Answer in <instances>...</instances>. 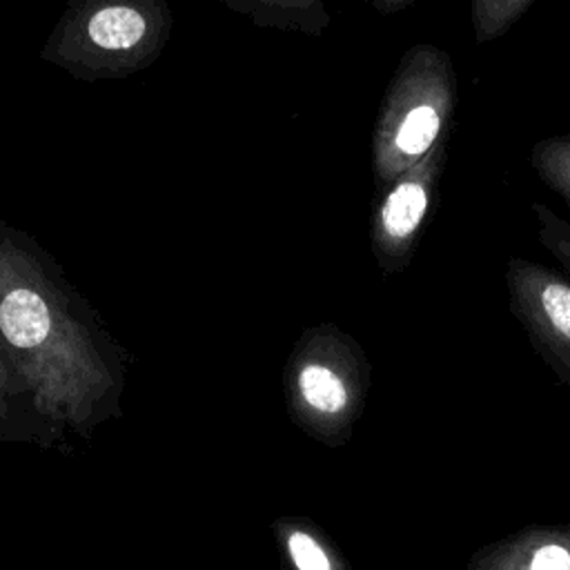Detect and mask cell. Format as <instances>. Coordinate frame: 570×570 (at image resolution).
Here are the masks:
<instances>
[{
    "mask_svg": "<svg viewBox=\"0 0 570 570\" xmlns=\"http://www.w3.org/2000/svg\"><path fill=\"white\" fill-rule=\"evenodd\" d=\"M229 11L247 18L254 27L301 33L309 38L323 36L332 16L325 0H220Z\"/></svg>",
    "mask_w": 570,
    "mask_h": 570,
    "instance_id": "cell-9",
    "label": "cell"
},
{
    "mask_svg": "<svg viewBox=\"0 0 570 570\" xmlns=\"http://www.w3.org/2000/svg\"><path fill=\"white\" fill-rule=\"evenodd\" d=\"M456 91L454 62L445 49L419 42L401 56L372 129V174L379 189L450 134Z\"/></svg>",
    "mask_w": 570,
    "mask_h": 570,
    "instance_id": "cell-3",
    "label": "cell"
},
{
    "mask_svg": "<svg viewBox=\"0 0 570 570\" xmlns=\"http://www.w3.org/2000/svg\"><path fill=\"white\" fill-rule=\"evenodd\" d=\"M372 365L361 343L334 323L303 330L285 372V399L292 419L316 441L338 448L363 414Z\"/></svg>",
    "mask_w": 570,
    "mask_h": 570,
    "instance_id": "cell-4",
    "label": "cell"
},
{
    "mask_svg": "<svg viewBox=\"0 0 570 570\" xmlns=\"http://www.w3.org/2000/svg\"><path fill=\"white\" fill-rule=\"evenodd\" d=\"M365 2H370L383 16H392V13H399L403 9H410L416 0H365Z\"/></svg>",
    "mask_w": 570,
    "mask_h": 570,
    "instance_id": "cell-14",
    "label": "cell"
},
{
    "mask_svg": "<svg viewBox=\"0 0 570 570\" xmlns=\"http://www.w3.org/2000/svg\"><path fill=\"white\" fill-rule=\"evenodd\" d=\"M530 165L539 180L561 196L570 209V134L546 136L530 149Z\"/></svg>",
    "mask_w": 570,
    "mask_h": 570,
    "instance_id": "cell-11",
    "label": "cell"
},
{
    "mask_svg": "<svg viewBox=\"0 0 570 570\" xmlns=\"http://www.w3.org/2000/svg\"><path fill=\"white\" fill-rule=\"evenodd\" d=\"M276 534L289 570H350L332 539L305 519H283Z\"/></svg>",
    "mask_w": 570,
    "mask_h": 570,
    "instance_id": "cell-10",
    "label": "cell"
},
{
    "mask_svg": "<svg viewBox=\"0 0 570 570\" xmlns=\"http://www.w3.org/2000/svg\"><path fill=\"white\" fill-rule=\"evenodd\" d=\"M461 570H570V523H532L472 552Z\"/></svg>",
    "mask_w": 570,
    "mask_h": 570,
    "instance_id": "cell-7",
    "label": "cell"
},
{
    "mask_svg": "<svg viewBox=\"0 0 570 570\" xmlns=\"http://www.w3.org/2000/svg\"><path fill=\"white\" fill-rule=\"evenodd\" d=\"M534 220L539 223L537 238L541 247L561 263V267L570 276V223L563 220L554 209H550L543 203H532L530 205Z\"/></svg>",
    "mask_w": 570,
    "mask_h": 570,
    "instance_id": "cell-13",
    "label": "cell"
},
{
    "mask_svg": "<svg viewBox=\"0 0 570 570\" xmlns=\"http://www.w3.org/2000/svg\"><path fill=\"white\" fill-rule=\"evenodd\" d=\"M505 285L510 314L523 327L532 350L570 387V276L510 256Z\"/></svg>",
    "mask_w": 570,
    "mask_h": 570,
    "instance_id": "cell-6",
    "label": "cell"
},
{
    "mask_svg": "<svg viewBox=\"0 0 570 570\" xmlns=\"http://www.w3.org/2000/svg\"><path fill=\"white\" fill-rule=\"evenodd\" d=\"M171 29L167 0H67L40 58L82 82L122 80L158 60Z\"/></svg>",
    "mask_w": 570,
    "mask_h": 570,
    "instance_id": "cell-2",
    "label": "cell"
},
{
    "mask_svg": "<svg viewBox=\"0 0 570 570\" xmlns=\"http://www.w3.org/2000/svg\"><path fill=\"white\" fill-rule=\"evenodd\" d=\"M537 0H470L476 45H488L508 33Z\"/></svg>",
    "mask_w": 570,
    "mask_h": 570,
    "instance_id": "cell-12",
    "label": "cell"
},
{
    "mask_svg": "<svg viewBox=\"0 0 570 570\" xmlns=\"http://www.w3.org/2000/svg\"><path fill=\"white\" fill-rule=\"evenodd\" d=\"M0 350L38 412L89 434L120 410L125 354L60 263L0 218Z\"/></svg>",
    "mask_w": 570,
    "mask_h": 570,
    "instance_id": "cell-1",
    "label": "cell"
},
{
    "mask_svg": "<svg viewBox=\"0 0 570 570\" xmlns=\"http://www.w3.org/2000/svg\"><path fill=\"white\" fill-rule=\"evenodd\" d=\"M62 436L65 432L38 412L27 385L0 350V443L49 448Z\"/></svg>",
    "mask_w": 570,
    "mask_h": 570,
    "instance_id": "cell-8",
    "label": "cell"
},
{
    "mask_svg": "<svg viewBox=\"0 0 570 570\" xmlns=\"http://www.w3.org/2000/svg\"><path fill=\"white\" fill-rule=\"evenodd\" d=\"M448 151L450 134L414 167L379 189L370 216V249L383 274L394 276L410 267L436 207Z\"/></svg>",
    "mask_w": 570,
    "mask_h": 570,
    "instance_id": "cell-5",
    "label": "cell"
}]
</instances>
